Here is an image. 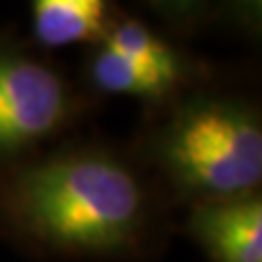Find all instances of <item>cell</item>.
I'll use <instances>...</instances> for the list:
<instances>
[{"label":"cell","mask_w":262,"mask_h":262,"mask_svg":"<svg viewBox=\"0 0 262 262\" xmlns=\"http://www.w3.org/2000/svg\"><path fill=\"white\" fill-rule=\"evenodd\" d=\"M177 212L129 144L75 134L0 166V238L44 262H158Z\"/></svg>","instance_id":"obj_1"},{"label":"cell","mask_w":262,"mask_h":262,"mask_svg":"<svg viewBox=\"0 0 262 262\" xmlns=\"http://www.w3.org/2000/svg\"><path fill=\"white\" fill-rule=\"evenodd\" d=\"M127 144L175 212L260 192V98L219 72L144 110Z\"/></svg>","instance_id":"obj_2"},{"label":"cell","mask_w":262,"mask_h":262,"mask_svg":"<svg viewBox=\"0 0 262 262\" xmlns=\"http://www.w3.org/2000/svg\"><path fill=\"white\" fill-rule=\"evenodd\" d=\"M101 101L15 27H0V166L81 134Z\"/></svg>","instance_id":"obj_3"},{"label":"cell","mask_w":262,"mask_h":262,"mask_svg":"<svg viewBox=\"0 0 262 262\" xmlns=\"http://www.w3.org/2000/svg\"><path fill=\"white\" fill-rule=\"evenodd\" d=\"M175 232L208 262H262V192L188 208Z\"/></svg>","instance_id":"obj_4"},{"label":"cell","mask_w":262,"mask_h":262,"mask_svg":"<svg viewBox=\"0 0 262 262\" xmlns=\"http://www.w3.org/2000/svg\"><path fill=\"white\" fill-rule=\"evenodd\" d=\"M101 42L116 48L138 68L149 72L170 94H179L216 75V68L196 57L166 31L151 27L140 15L118 7L105 27Z\"/></svg>","instance_id":"obj_5"},{"label":"cell","mask_w":262,"mask_h":262,"mask_svg":"<svg viewBox=\"0 0 262 262\" xmlns=\"http://www.w3.org/2000/svg\"><path fill=\"white\" fill-rule=\"evenodd\" d=\"M116 0H31V39L42 51L98 42Z\"/></svg>","instance_id":"obj_6"},{"label":"cell","mask_w":262,"mask_h":262,"mask_svg":"<svg viewBox=\"0 0 262 262\" xmlns=\"http://www.w3.org/2000/svg\"><path fill=\"white\" fill-rule=\"evenodd\" d=\"M177 37L194 35L214 22L216 0H136Z\"/></svg>","instance_id":"obj_7"},{"label":"cell","mask_w":262,"mask_h":262,"mask_svg":"<svg viewBox=\"0 0 262 262\" xmlns=\"http://www.w3.org/2000/svg\"><path fill=\"white\" fill-rule=\"evenodd\" d=\"M214 20H221L249 42L262 33V0H216Z\"/></svg>","instance_id":"obj_8"}]
</instances>
